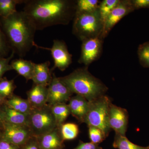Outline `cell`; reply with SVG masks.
Wrapping results in <instances>:
<instances>
[{"label": "cell", "instance_id": "6da1fadb", "mask_svg": "<svg viewBox=\"0 0 149 149\" xmlns=\"http://www.w3.org/2000/svg\"><path fill=\"white\" fill-rule=\"evenodd\" d=\"M76 1L26 0L23 11L37 30L57 25H67L76 13Z\"/></svg>", "mask_w": 149, "mask_h": 149}, {"label": "cell", "instance_id": "7a4b0ae2", "mask_svg": "<svg viewBox=\"0 0 149 149\" xmlns=\"http://www.w3.org/2000/svg\"><path fill=\"white\" fill-rule=\"evenodd\" d=\"M0 23L12 52L24 57L35 44L37 29L31 19L23 11H17L6 18H0Z\"/></svg>", "mask_w": 149, "mask_h": 149}, {"label": "cell", "instance_id": "3957f363", "mask_svg": "<svg viewBox=\"0 0 149 149\" xmlns=\"http://www.w3.org/2000/svg\"><path fill=\"white\" fill-rule=\"evenodd\" d=\"M60 78L73 94L82 96L89 102L104 95L107 90L101 81L89 72L88 67L77 68Z\"/></svg>", "mask_w": 149, "mask_h": 149}, {"label": "cell", "instance_id": "277c9868", "mask_svg": "<svg viewBox=\"0 0 149 149\" xmlns=\"http://www.w3.org/2000/svg\"><path fill=\"white\" fill-rule=\"evenodd\" d=\"M104 23L99 8L93 11L76 13L73 19L72 32L82 42L96 37H101Z\"/></svg>", "mask_w": 149, "mask_h": 149}, {"label": "cell", "instance_id": "5b68a950", "mask_svg": "<svg viewBox=\"0 0 149 149\" xmlns=\"http://www.w3.org/2000/svg\"><path fill=\"white\" fill-rule=\"evenodd\" d=\"M109 99L103 95L90 102L89 109L84 122L88 126H93L100 129L106 137L110 130L109 125Z\"/></svg>", "mask_w": 149, "mask_h": 149}, {"label": "cell", "instance_id": "8992f818", "mask_svg": "<svg viewBox=\"0 0 149 149\" xmlns=\"http://www.w3.org/2000/svg\"><path fill=\"white\" fill-rule=\"evenodd\" d=\"M28 127L35 137L42 136L58 127L51 106L47 104L38 109H33L29 115Z\"/></svg>", "mask_w": 149, "mask_h": 149}, {"label": "cell", "instance_id": "52a82bcc", "mask_svg": "<svg viewBox=\"0 0 149 149\" xmlns=\"http://www.w3.org/2000/svg\"><path fill=\"white\" fill-rule=\"evenodd\" d=\"M34 46L39 49L50 51L54 61V67L51 69L52 70L58 68L62 71H64L72 63V54L70 53L66 44L62 40H54L51 48L40 47L36 44Z\"/></svg>", "mask_w": 149, "mask_h": 149}, {"label": "cell", "instance_id": "ba28073f", "mask_svg": "<svg viewBox=\"0 0 149 149\" xmlns=\"http://www.w3.org/2000/svg\"><path fill=\"white\" fill-rule=\"evenodd\" d=\"M32 133L28 126L15 125L5 122L0 132V138L20 147L30 138Z\"/></svg>", "mask_w": 149, "mask_h": 149}, {"label": "cell", "instance_id": "9c48e42d", "mask_svg": "<svg viewBox=\"0 0 149 149\" xmlns=\"http://www.w3.org/2000/svg\"><path fill=\"white\" fill-rule=\"evenodd\" d=\"M103 40L101 37H98L82 41L81 54L78 63L88 67L91 63L98 59L102 52Z\"/></svg>", "mask_w": 149, "mask_h": 149}, {"label": "cell", "instance_id": "30bf717a", "mask_svg": "<svg viewBox=\"0 0 149 149\" xmlns=\"http://www.w3.org/2000/svg\"><path fill=\"white\" fill-rule=\"evenodd\" d=\"M135 10L131 0H120L105 20L101 38L104 40L111 29L124 17Z\"/></svg>", "mask_w": 149, "mask_h": 149}, {"label": "cell", "instance_id": "8fae6325", "mask_svg": "<svg viewBox=\"0 0 149 149\" xmlns=\"http://www.w3.org/2000/svg\"><path fill=\"white\" fill-rule=\"evenodd\" d=\"M73 94L60 77L53 74L52 78L48 87L47 104L52 106L59 103H65Z\"/></svg>", "mask_w": 149, "mask_h": 149}, {"label": "cell", "instance_id": "7c38bea8", "mask_svg": "<svg viewBox=\"0 0 149 149\" xmlns=\"http://www.w3.org/2000/svg\"><path fill=\"white\" fill-rule=\"evenodd\" d=\"M109 125L116 134L125 136L128 124V115L126 111L111 104L109 110Z\"/></svg>", "mask_w": 149, "mask_h": 149}, {"label": "cell", "instance_id": "4fadbf2b", "mask_svg": "<svg viewBox=\"0 0 149 149\" xmlns=\"http://www.w3.org/2000/svg\"><path fill=\"white\" fill-rule=\"evenodd\" d=\"M36 138L40 149H62L63 148V141L60 127Z\"/></svg>", "mask_w": 149, "mask_h": 149}, {"label": "cell", "instance_id": "5bb4252c", "mask_svg": "<svg viewBox=\"0 0 149 149\" xmlns=\"http://www.w3.org/2000/svg\"><path fill=\"white\" fill-rule=\"evenodd\" d=\"M27 99L33 109L42 107L47 104L48 87L34 84L27 91Z\"/></svg>", "mask_w": 149, "mask_h": 149}, {"label": "cell", "instance_id": "9a60e30c", "mask_svg": "<svg viewBox=\"0 0 149 149\" xmlns=\"http://www.w3.org/2000/svg\"><path fill=\"white\" fill-rule=\"evenodd\" d=\"M68 105L70 114L79 121L84 122L89 109L90 102L82 96L76 95L70 98Z\"/></svg>", "mask_w": 149, "mask_h": 149}, {"label": "cell", "instance_id": "2e32d148", "mask_svg": "<svg viewBox=\"0 0 149 149\" xmlns=\"http://www.w3.org/2000/svg\"><path fill=\"white\" fill-rule=\"evenodd\" d=\"M50 62L47 61L41 63L34 64L32 80L34 84L49 86L52 78V70L50 69Z\"/></svg>", "mask_w": 149, "mask_h": 149}, {"label": "cell", "instance_id": "e0dca14e", "mask_svg": "<svg viewBox=\"0 0 149 149\" xmlns=\"http://www.w3.org/2000/svg\"><path fill=\"white\" fill-rule=\"evenodd\" d=\"M1 107L5 122L15 125L28 126L29 115L23 114L8 106L5 104Z\"/></svg>", "mask_w": 149, "mask_h": 149}, {"label": "cell", "instance_id": "ac0fdd59", "mask_svg": "<svg viewBox=\"0 0 149 149\" xmlns=\"http://www.w3.org/2000/svg\"><path fill=\"white\" fill-rule=\"evenodd\" d=\"M34 64L35 63L31 61L21 58L13 60L10 62L13 70H15L19 75L23 76L27 81L32 79Z\"/></svg>", "mask_w": 149, "mask_h": 149}, {"label": "cell", "instance_id": "d6986e66", "mask_svg": "<svg viewBox=\"0 0 149 149\" xmlns=\"http://www.w3.org/2000/svg\"><path fill=\"white\" fill-rule=\"evenodd\" d=\"M5 104L23 114L29 115L33 109L28 100L13 95L6 99Z\"/></svg>", "mask_w": 149, "mask_h": 149}, {"label": "cell", "instance_id": "ffe728a7", "mask_svg": "<svg viewBox=\"0 0 149 149\" xmlns=\"http://www.w3.org/2000/svg\"><path fill=\"white\" fill-rule=\"evenodd\" d=\"M51 108L57 126L60 127L70 114L69 107L65 103H59L52 106Z\"/></svg>", "mask_w": 149, "mask_h": 149}, {"label": "cell", "instance_id": "44dd1931", "mask_svg": "<svg viewBox=\"0 0 149 149\" xmlns=\"http://www.w3.org/2000/svg\"><path fill=\"white\" fill-rule=\"evenodd\" d=\"M22 0H0V18H5L17 11L16 6L24 3Z\"/></svg>", "mask_w": 149, "mask_h": 149}, {"label": "cell", "instance_id": "7402d4cb", "mask_svg": "<svg viewBox=\"0 0 149 149\" xmlns=\"http://www.w3.org/2000/svg\"><path fill=\"white\" fill-rule=\"evenodd\" d=\"M60 129L63 141L75 139L79 133L78 126L74 123H63L60 126Z\"/></svg>", "mask_w": 149, "mask_h": 149}, {"label": "cell", "instance_id": "603a6c76", "mask_svg": "<svg viewBox=\"0 0 149 149\" xmlns=\"http://www.w3.org/2000/svg\"><path fill=\"white\" fill-rule=\"evenodd\" d=\"M113 146L118 149H149V146H141L133 143L128 140L125 136L116 134Z\"/></svg>", "mask_w": 149, "mask_h": 149}, {"label": "cell", "instance_id": "cb8c5ba5", "mask_svg": "<svg viewBox=\"0 0 149 149\" xmlns=\"http://www.w3.org/2000/svg\"><path fill=\"white\" fill-rule=\"evenodd\" d=\"M100 3L98 0H77L76 13L88 12L95 10L98 8Z\"/></svg>", "mask_w": 149, "mask_h": 149}, {"label": "cell", "instance_id": "d4e9b609", "mask_svg": "<svg viewBox=\"0 0 149 149\" xmlns=\"http://www.w3.org/2000/svg\"><path fill=\"white\" fill-rule=\"evenodd\" d=\"M120 0H103L99 5V9L102 20L104 22L110 13L117 6Z\"/></svg>", "mask_w": 149, "mask_h": 149}, {"label": "cell", "instance_id": "484cf974", "mask_svg": "<svg viewBox=\"0 0 149 149\" xmlns=\"http://www.w3.org/2000/svg\"><path fill=\"white\" fill-rule=\"evenodd\" d=\"M15 87L13 80L3 78L0 81V96L5 100L8 98L13 95Z\"/></svg>", "mask_w": 149, "mask_h": 149}, {"label": "cell", "instance_id": "4316f807", "mask_svg": "<svg viewBox=\"0 0 149 149\" xmlns=\"http://www.w3.org/2000/svg\"><path fill=\"white\" fill-rule=\"evenodd\" d=\"M137 53L140 64L143 67L149 68V41L140 45Z\"/></svg>", "mask_w": 149, "mask_h": 149}, {"label": "cell", "instance_id": "83f0119b", "mask_svg": "<svg viewBox=\"0 0 149 149\" xmlns=\"http://www.w3.org/2000/svg\"><path fill=\"white\" fill-rule=\"evenodd\" d=\"M10 51L11 50L0 23V58L8 57Z\"/></svg>", "mask_w": 149, "mask_h": 149}, {"label": "cell", "instance_id": "f1b7e54d", "mask_svg": "<svg viewBox=\"0 0 149 149\" xmlns=\"http://www.w3.org/2000/svg\"><path fill=\"white\" fill-rule=\"evenodd\" d=\"M89 134L91 142L95 144L101 143L106 137L100 129L93 126H89Z\"/></svg>", "mask_w": 149, "mask_h": 149}, {"label": "cell", "instance_id": "f546056e", "mask_svg": "<svg viewBox=\"0 0 149 149\" xmlns=\"http://www.w3.org/2000/svg\"><path fill=\"white\" fill-rule=\"evenodd\" d=\"M15 54L14 52H12L8 57L0 58V81L3 79V75L6 72L13 70L10 61L13 58Z\"/></svg>", "mask_w": 149, "mask_h": 149}, {"label": "cell", "instance_id": "4dcf8cb0", "mask_svg": "<svg viewBox=\"0 0 149 149\" xmlns=\"http://www.w3.org/2000/svg\"><path fill=\"white\" fill-rule=\"evenodd\" d=\"M19 149H40L36 137L32 136Z\"/></svg>", "mask_w": 149, "mask_h": 149}, {"label": "cell", "instance_id": "1f68e13d", "mask_svg": "<svg viewBox=\"0 0 149 149\" xmlns=\"http://www.w3.org/2000/svg\"><path fill=\"white\" fill-rule=\"evenodd\" d=\"M135 10L141 8H149V0H131Z\"/></svg>", "mask_w": 149, "mask_h": 149}, {"label": "cell", "instance_id": "d6a6232c", "mask_svg": "<svg viewBox=\"0 0 149 149\" xmlns=\"http://www.w3.org/2000/svg\"><path fill=\"white\" fill-rule=\"evenodd\" d=\"M74 149H102L98 145L92 142L90 143H83L81 142L78 146Z\"/></svg>", "mask_w": 149, "mask_h": 149}, {"label": "cell", "instance_id": "836d02e7", "mask_svg": "<svg viewBox=\"0 0 149 149\" xmlns=\"http://www.w3.org/2000/svg\"><path fill=\"white\" fill-rule=\"evenodd\" d=\"M20 147L0 138V149H19Z\"/></svg>", "mask_w": 149, "mask_h": 149}, {"label": "cell", "instance_id": "e575fe53", "mask_svg": "<svg viewBox=\"0 0 149 149\" xmlns=\"http://www.w3.org/2000/svg\"><path fill=\"white\" fill-rule=\"evenodd\" d=\"M5 122V121L3 113L0 107V132L3 128Z\"/></svg>", "mask_w": 149, "mask_h": 149}, {"label": "cell", "instance_id": "d590c367", "mask_svg": "<svg viewBox=\"0 0 149 149\" xmlns=\"http://www.w3.org/2000/svg\"><path fill=\"white\" fill-rule=\"evenodd\" d=\"M6 100L0 96V107L5 103Z\"/></svg>", "mask_w": 149, "mask_h": 149}]
</instances>
